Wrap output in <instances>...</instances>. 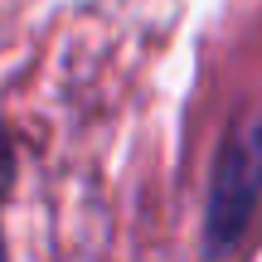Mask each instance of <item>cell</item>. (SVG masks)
Segmentation results:
<instances>
[{
    "label": "cell",
    "instance_id": "6da1fadb",
    "mask_svg": "<svg viewBox=\"0 0 262 262\" xmlns=\"http://www.w3.org/2000/svg\"><path fill=\"white\" fill-rule=\"evenodd\" d=\"M262 194V126H243L228 136L214 170V199H209V253L238 243Z\"/></svg>",
    "mask_w": 262,
    "mask_h": 262
},
{
    "label": "cell",
    "instance_id": "7a4b0ae2",
    "mask_svg": "<svg viewBox=\"0 0 262 262\" xmlns=\"http://www.w3.org/2000/svg\"><path fill=\"white\" fill-rule=\"evenodd\" d=\"M10 180H15V156H10V141H5V131H0V199H5Z\"/></svg>",
    "mask_w": 262,
    "mask_h": 262
}]
</instances>
